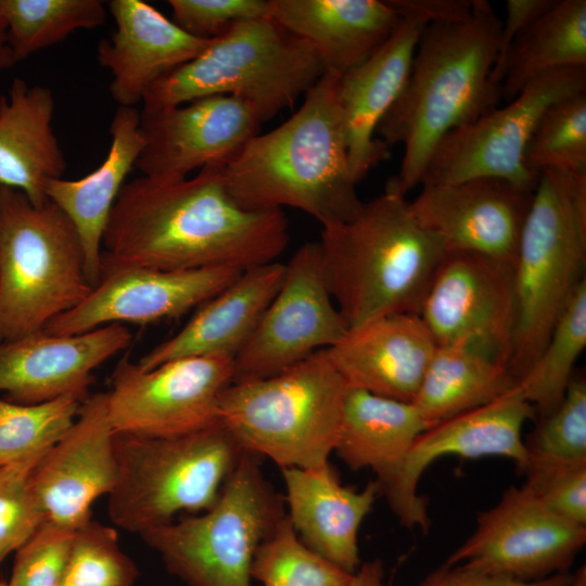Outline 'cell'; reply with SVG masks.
<instances>
[{
    "label": "cell",
    "mask_w": 586,
    "mask_h": 586,
    "mask_svg": "<svg viewBox=\"0 0 586 586\" xmlns=\"http://www.w3.org/2000/svg\"><path fill=\"white\" fill-rule=\"evenodd\" d=\"M289 243L282 209L251 211L231 196L224 165L192 178L125 183L102 240L101 275L125 268L245 270L276 262Z\"/></svg>",
    "instance_id": "1"
},
{
    "label": "cell",
    "mask_w": 586,
    "mask_h": 586,
    "mask_svg": "<svg viewBox=\"0 0 586 586\" xmlns=\"http://www.w3.org/2000/svg\"><path fill=\"white\" fill-rule=\"evenodd\" d=\"M501 23L491 2L473 0L467 17L423 29L407 84L375 131L387 145L404 146L399 173L388 179L402 194L420 184L430 156L448 132L498 107L500 86L491 74Z\"/></svg>",
    "instance_id": "2"
},
{
    "label": "cell",
    "mask_w": 586,
    "mask_h": 586,
    "mask_svg": "<svg viewBox=\"0 0 586 586\" xmlns=\"http://www.w3.org/2000/svg\"><path fill=\"white\" fill-rule=\"evenodd\" d=\"M339 74L324 72L301 107L257 133L224 166L234 201L251 211L294 207L321 226L354 217L362 205L347 155Z\"/></svg>",
    "instance_id": "3"
},
{
    "label": "cell",
    "mask_w": 586,
    "mask_h": 586,
    "mask_svg": "<svg viewBox=\"0 0 586 586\" xmlns=\"http://www.w3.org/2000/svg\"><path fill=\"white\" fill-rule=\"evenodd\" d=\"M318 241L330 294L348 329L392 314H419L447 249L415 219L388 181L348 220L321 226Z\"/></svg>",
    "instance_id": "4"
},
{
    "label": "cell",
    "mask_w": 586,
    "mask_h": 586,
    "mask_svg": "<svg viewBox=\"0 0 586 586\" xmlns=\"http://www.w3.org/2000/svg\"><path fill=\"white\" fill-rule=\"evenodd\" d=\"M324 72L313 46L271 16L243 20L213 38L196 58L156 80L143 97L142 110L222 94L244 102L264 123L292 107Z\"/></svg>",
    "instance_id": "5"
},
{
    "label": "cell",
    "mask_w": 586,
    "mask_h": 586,
    "mask_svg": "<svg viewBox=\"0 0 586 586\" xmlns=\"http://www.w3.org/2000/svg\"><path fill=\"white\" fill-rule=\"evenodd\" d=\"M585 265L586 171L543 170L513 263L517 327L509 370L517 381L586 281Z\"/></svg>",
    "instance_id": "6"
},
{
    "label": "cell",
    "mask_w": 586,
    "mask_h": 586,
    "mask_svg": "<svg viewBox=\"0 0 586 586\" xmlns=\"http://www.w3.org/2000/svg\"><path fill=\"white\" fill-rule=\"evenodd\" d=\"M347 388L322 349L275 375L232 382L218 417L246 453L280 469L314 468L335 449Z\"/></svg>",
    "instance_id": "7"
},
{
    "label": "cell",
    "mask_w": 586,
    "mask_h": 586,
    "mask_svg": "<svg viewBox=\"0 0 586 586\" xmlns=\"http://www.w3.org/2000/svg\"><path fill=\"white\" fill-rule=\"evenodd\" d=\"M77 230L48 201L18 190L0 196V343L41 331L91 292Z\"/></svg>",
    "instance_id": "8"
},
{
    "label": "cell",
    "mask_w": 586,
    "mask_h": 586,
    "mask_svg": "<svg viewBox=\"0 0 586 586\" xmlns=\"http://www.w3.org/2000/svg\"><path fill=\"white\" fill-rule=\"evenodd\" d=\"M246 451L217 421L171 437L115 433L117 481L109 494L112 522L141 534L180 511H207Z\"/></svg>",
    "instance_id": "9"
},
{
    "label": "cell",
    "mask_w": 586,
    "mask_h": 586,
    "mask_svg": "<svg viewBox=\"0 0 586 586\" xmlns=\"http://www.w3.org/2000/svg\"><path fill=\"white\" fill-rule=\"evenodd\" d=\"M285 514L260 457L245 453L211 509L139 535L188 586H252L254 556Z\"/></svg>",
    "instance_id": "10"
},
{
    "label": "cell",
    "mask_w": 586,
    "mask_h": 586,
    "mask_svg": "<svg viewBox=\"0 0 586 586\" xmlns=\"http://www.w3.org/2000/svg\"><path fill=\"white\" fill-rule=\"evenodd\" d=\"M585 91L586 66L537 77L505 106L448 132L430 156L420 184L496 177L534 190L539 174L526 169L524 154L536 125L551 104Z\"/></svg>",
    "instance_id": "11"
},
{
    "label": "cell",
    "mask_w": 586,
    "mask_h": 586,
    "mask_svg": "<svg viewBox=\"0 0 586 586\" xmlns=\"http://www.w3.org/2000/svg\"><path fill=\"white\" fill-rule=\"evenodd\" d=\"M233 382V358L189 356L152 369L124 357L114 368L107 409L115 433L171 437L217 421L219 399Z\"/></svg>",
    "instance_id": "12"
},
{
    "label": "cell",
    "mask_w": 586,
    "mask_h": 586,
    "mask_svg": "<svg viewBox=\"0 0 586 586\" xmlns=\"http://www.w3.org/2000/svg\"><path fill=\"white\" fill-rule=\"evenodd\" d=\"M418 315L436 346L471 348L509 368L517 327L513 264L447 251Z\"/></svg>",
    "instance_id": "13"
},
{
    "label": "cell",
    "mask_w": 586,
    "mask_h": 586,
    "mask_svg": "<svg viewBox=\"0 0 586 586\" xmlns=\"http://www.w3.org/2000/svg\"><path fill=\"white\" fill-rule=\"evenodd\" d=\"M347 331L327 284L319 243L307 242L285 264L281 286L233 358V382L275 375L334 346Z\"/></svg>",
    "instance_id": "14"
},
{
    "label": "cell",
    "mask_w": 586,
    "mask_h": 586,
    "mask_svg": "<svg viewBox=\"0 0 586 586\" xmlns=\"http://www.w3.org/2000/svg\"><path fill=\"white\" fill-rule=\"evenodd\" d=\"M586 543V526L549 510L525 485L510 486L479 512L473 533L445 564L523 582L570 571Z\"/></svg>",
    "instance_id": "15"
},
{
    "label": "cell",
    "mask_w": 586,
    "mask_h": 586,
    "mask_svg": "<svg viewBox=\"0 0 586 586\" xmlns=\"http://www.w3.org/2000/svg\"><path fill=\"white\" fill-rule=\"evenodd\" d=\"M242 271L231 267L114 270L102 275L80 304L51 320L43 331L78 334L112 323L178 318L215 296Z\"/></svg>",
    "instance_id": "16"
},
{
    "label": "cell",
    "mask_w": 586,
    "mask_h": 586,
    "mask_svg": "<svg viewBox=\"0 0 586 586\" xmlns=\"http://www.w3.org/2000/svg\"><path fill=\"white\" fill-rule=\"evenodd\" d=\"M421 187L411 213L447 251L514 263L535 189L496 177Z\"/></svg>",
    "instance_id": "17"
},
{
    "label": "cell",
    "mask_w": 586,
    "mask_h": 586,
    "mask_svg": "<svg viewBox=\"0 0 586 586\" xmlns=\"http://www.w3.org/2000/svg\"><path fill=\"white\" fill-rule=\"evenodd\" d=\"M260 120L231 95H209L140 112L144 148L136 162L143 176L181 179L209 165H226L258 133Z\"/></svg>",
    "instance_id": "18"
},
{
    "label": "cell",
    "mask_w": 586,
    "mask_h": 586,
    "mask_svg": "<svg viewBox=\"0 0 586 586\" xmlns=\"http://www.w3.org/2000/svg\"><path fill=\"white\" fill-rule=\"evenodd\" d=\"M117 481L115 431L107 394L88 395L68 431L43 455L30 474L46 520L76 531L91 520L94 500Z\"/></svg>",
    "instance_id": "19"
},
{
    "label": "cell",
    "mask_w": 586,
    "mask_h": 586,
    "mask_svg": "<svg viewBox=\"0 0 586 586\" xmlns=\"http://www.w3.org/2000/svg\"><path fill=\"white\" fill-rule=\"evenodd\" d=\"M426 425L413 403L347 388L342 425L334 453L352 470L371 469L399 523L426 533L431 519L426 504L406 494L404 472L409 453Z\"/></svg>",
    "instance_id": "20"
},
{
    "label": "cell",
    "mask_w": 586,
    "mask_h": 586,
    "mask_svg": "<svg viewBox=\"0 0 586 586\" xmlns=\"http://www.w3.org/2000/svg\"><path fill=\"white\" fill-rule=\"evenodd\" d=\"M132 334L112 323L78 334L43 330L0 343V393L24 405L72 395L88 397L92 371L127 348Z\"/></svg>",
    "instance_id": "21"
},
{
    "label": "cell",
    "mask_w": 586,
    "mask_h": 586,
    "mask_svg": "<svg viewBox=\"0 0 586 586\" xmlns=\"http://www.w3.org/2000/svg\"><path fill=\"white\" fill-rule=\"evenodd\" d=\"M400 16L392 36L371 56L339 77L348 165L357 183L390 158L391 146L375 131L407 84L419 38L426 27L421 20Z\"/></svg>",
    "instance_id": "22"
},
{
    "label": "cell",
    "mask_w": 586,
    "mask_h": 586,
    "mask_svg": "<svg viewBox=\"0 0 586 586\" xmlns=\"http://www.w3.org/2000/svg\"><path fill=\"white\" fill-rule=\"evenodd\" d=\"M115 28L97 48L111 75L110 93L118 106L135 107L161 77L193 60L211 43L187 33L141 0H112Z\"/></svg>",
    "instance_id": "23"
},
{
    "label": "cell",
    "mask_w": 586,
    "mask_h": 586,
    "mask_svg": "<svg viewBox=\"0 0 586 586\" xmlns=\"http://www.w3.org/2000/svg\"><path fill=\"white\" fill-rule=\"evenodd\" d=\"M436 347L418 314L400 313L348 329L326 354L347 386L412 403Z\"/></svg>",
    "instance_id": "24"
},
{
    "label": "cell",
    "mask_w": 586,
    "mask_h": 586,
    "mask_svg": "<svg viewBox=\"0 0 586 586\" xmlns=\"http://www.w3.org/2000/svg\"><path fill=\"white\" fill-rule=\"evenodd\" d=\"M286 517L309 549L354 574L360 566L359 527L380 495L375 481L361 491L341 483L334 467L281 469Z\"/></svg>",
    "instance_id": "25"
},
{
    "label": "cell",
    "mask_w": 586,
    "mask_h": 586,
    "mask_svg": "<svg viewBox=\"0 0 586 586\" xmlns=\"http://www.w3.org/2000/svg\"><path fill=\"white\" fill-rule=\"evenodd\" d=\"M285 264L271 262L243 270L215 296L202 304L174 336L143 355L138 365L152 369L189 356L234 358L277 294Z\"/></svg>",
    "instance_id": "26"
},
{
    "label": "cell",
    "mask_w": 586,
    "mask_h": 586,
    "mask_svg": "<svg viewBox=\"0 0 586 586\" xmlns=\"http://www.w3.org/2000/svg\"><path fill=\"white\" fill-rule=\"evenodd\" d=\"M270 16L309 42L326 72L342 75L371 56L402 16L380 0H269Z\"/></svg>",
    "instance_id": "27"
},
{
    "label": "cell",
    "mask_w": 586,
    "mask_h": 586,
    "mask_svg": "<svg viewBox=\"0 0 586 586\" xmlns=\"http://www.w3.org/2000/svg\"><path fill=\"white\" fill-rule=\"evenodd\" d=\"M535 417L534 407L517 386L492 403L426 429L415 441L406 462L407 496L417 504H428L418 493L419 480L432 462L447 455L468 459L505 457L522 473L526 463L522 430Z\"/></svg>",
    "instance_id": "28"
},
{
    "label": "cell",
    "mask_w": 586,
    "mask_h": 586,
    "mask_svg": "<svg viewBox=\"0 0 586 586\" xmlns=\"http://www.w3.org/2000/svg\"><path fill=\"white\" fill-rule=\"evenodd\" d=\"M110 135V150L94 170L80 179L58 178L46 184L48 200L66 214L77 230L86 275L92 286L101 275L102 240L110 213L144 148L140 112L136 107L117 106Z\"/></svg>",
    "instance_id": "29"
},
{
    "label": "cell",
    "mask_w": 586,
    "mask_h": 586,
    "mask_svg": "<svg viewBox=\"0 0 586 586\" xmlns=\"http://www.w3.org/2000/svg\"><path fill=\"white\" fill-rule=\"evenodd\" d=\"M54 97L44 86L14 78L0 97V183L46 204V184L62 178L66 160L52 128Z\"/></svg>",
    "instance_id": "30"
},
{
    "label": "cell",
    "mask_w": 586,
    "mask_h": 586,
    "mask_svg": "<svg viewBox=\"0 0 586 586\" xmlns=\"http://www.w3.org/2000/svg\"><path fill=\"white\" fill-rule=\"evenodd\" d=\"M518 386L509 368L461 346H437L413 399L426 429L484 406Z\"/></svg>",
    "instance_id": "31"
},
{
    "label": "cell",
    "mask_w": 586,
    "mask_h": 586,
    "mask_svg": "<svg viewBox=\"0 0 586 586\" xmlns=\"http://www.w3.org/2000/svg\"><path fill=\"white\" fill-rule=\"evenodd\" d=\"M586 66V1L557 2L511 44L501 71L506 103L537 77L563 67Z\"/></svg>",
    "instance_id": "32"
},
{
    "label": "cell",
    "mask_w": 586,
    "mask_h": 586,
    "mask_svg": "<svg viewBox=\"0 0 586 586\" xmlns=\"http://www.w3.org/2000/svg\"><path fill=\"white\" fill-rule=\"evenodd\" d=\"M585 346L586 281L571 297L538 357L518 381L538 418L552 412L563 400Z\"/></svg>",
    "instance_id": "33"
},
{
    "label": "cell",
    "mask_w": 586,
    "mask_h": 586,
    "mask_svg": "<svg viewBox=\"0 0 586 586\" xmlns=\"http://www.w3.org/2000/svg\"><path fill=\"white\" fill-rule=\"evenodd\" d=\"M1 5L16 63L77 30L104 25L107 13L100 0H1Z\"/></svg>",
    "instance_id": "34"
},
{
    "label": "cell",
    "mask_w": 586,
    "mask_h": 586,
    "mask_svg": "<svg viewBox=\"0 0 586 586\" xmlns=\"http://www.w3.org/2000/svg\"><path fill=\"white\" fill-rule=\"evenodd\" d=\"M525 477L586 464V380L573 375L560 405L524 441Z\"/></svg>",
    "instance_id": "35"
},
{
    "label": "cell",
    "mask_w": 586,
    "mask_h": 586,
    "mask_svg": "<svg viewBox=\"0 0 586 586\" xmlns=\"http://www.w3.org/2000/svg\"><path fill=\"white\" fill-rule=\"evenodd\" d=\"M81 403L72 395L31 405L0 397V468L41 458L73 425Z\"/></svg>",
    "instance_id": "36"
},
{
    "label": "cell",
    "mask_w": 586,
    "mask_h": 586,
    "mask_svg": "<svg viewBox=\"0 0 586 586\" xmlns=\"http://www.w3.org/2000/svg\"><path fill=\"white\" fill-rule=\"evenodd\" d=\"M353 575L304 545L286 514L258 547L251 566L252 579L263 586H349Z\"/></svg>",
    "instance_id": "37"
},
{
    "label": "cell",
    "mask_w": 586,
    "mask_h": 586,
    "mask_svg": "<svg viewBox=\"0 0 586 586\" xmlns=\"http://www.w3.org/2000/svg\"><path fill=\"white\" fill-rule=\"evenodd\" d=\"M527 170L586 171V92L551 104L540 117L524 154Z\"/></svg>",
    "instance_id": "38"
},
{
    "label": "cell",
    "mask_w": 586,
    "mask_h": 586,
    "mask_svg": "<svg viewBox=\"0 0 586 586\" xmlns=\"http://www.w3.org/2000/svg\"><path fill=\"white\" fill-rule=\"evenodd\" d=\"M137 576L116 530L90 520L75 531L59 586H133Z\"/></svg>",
    "instance_id": "39"
},
{
    "label": "cell",
    "mask_w": 586,
    "mask_h": 586,
    "mask_svg": "<svg viewBox=\"0 0 586 586\" xmlns=\"http://www.w3.org/2000/svg\"><path fill=\"white\" fill-rule=\"evenodd\" d=\"M41 458L0 468V561L25 544L46 521L30 485L31 471Z\"/></svg>",
    "instance_id": "40"
},
{
    "label": "cell",
    "mask_w": 586,
    "mask_h": 586,
    "mask_svg": "<svg viewBox=\"0 0 586 586\" xmlns=\"http://www.w3.org/2000/svg\"><path fill=\"white\" fill-rule=\"evenodd\" d=\"M75 531L46 520L17 550L10 586H59Z\"/></svg>",
    "instance_id": "41"
},
{
    "label": "cell",
    "mask_w": 586,
    "mask_h": 586,
    "mask_svg": "<svg viewBox=\"0 0 586 586\" xmlns=\"http://www.w3.org/2000/svg\"><path fill=\"white\" fill-rule=\"evenodd\" d=\"M173 22L192 36L213 39L237 22L270 16L269 0H169Z\"/></svg>",
    "instance_id": "42"
},
{
    "label": "cell",
    "mask_w": 586,
    "mask_h": 586,
    "mask_svg": "<svg viewBox=\"0 0 586 586\" xmlns=\"http://www.w3.org/2000/svg\"><path fill=\"white\" fill-rule=\"evenodd\" d=\"M524 485L553 513L586 526V464L525 477Z\"/></svg>",
    "instance_id": "43"
},
{
    "label": "cell",
    "mask_w": 586,
    "mask_h": 586,
    "mask_svg": "<svg viewBox=\"0 0 586 586\" xmlns=\"http://www.w3.org/2000/svg\"><path fill=\"white\" fill-rule=\"evenodd\" d=\"M571 577L572 572L568 571L538 581L523 582L444 563L426 574L418 586H565Z\"/></svg>",
    "instance_id": "44"
},
{
    "label": "cell",
    "mask_w": 586,
    "mask_h": 586,
    "mask_svg": "<svg viewBox=\"0 0 586 586\" xmlns=\"http://www.w3.org/2000/svg\"><path fill=\"white\" fill-rule=\"evenodd\" d=\"M557 0H508L507 15L501 23L498 54L491 79L495 85L501 84V71L506 55L515 40L527 27L546 13Z\"/></svg>",
    "instance_id": "45"
},
{
    "label": "cell",
    "mask_w": 586,
    "mask_h": 586,
    "mask_svg": "<svg viewBox=\"0 0 586 586\" xmlns=\"http://www.w3.org/2000/svg\"><path fill=\"white\" fill-rule=\"evenodd\" d=\"M399 15L423 21L426 25L467 17L473 0H390Z\"/></svg>",
    "instance_id": "46"
},
{
    "label": "cell",
    "mask_w": 586,
    "mask_h": 586,
    "mask_svg": "<svg viewBox=\"0 0 586 586\" xmlns=\"http://www.w3.org/2000/svg\"><path fill=\"white\" fill-rule=\"evenodd\" d=\"M349 586H386L382 561L377 558L361 563Z\"/></svg>",
    "instance_id": "47"
},
{
    "label": "cell",
    "mask_w": 586,
    "mask_h": 586,
    "mask_svg": "<svg viewBox=\"0 0 586 586\" xmlns=\"http://www.w3.org/2000/svg\"><path fill=\"white\" fill-rule=\"evenodd\" d=\"M16 64L8 41L7 23L2 12L0 0V73Z\"/></svg>",
    "instance_id": "48"
},
{
    "label": "cell",
    "mask_w": 586,
    "mask_h": 586,
    "mask_svg": "<svg viewBox=\"0 0 586 586\" xmlns=\"http://www.w3.org/2000/svg\"><path fill=\"white\" fill-rule=\"evenodd\" d=\"M565 586H586V565L583 564L575 572H572V577Z\"/></svg>",
    "instance_id": "49"
},
{
    "label": "cell",
    "mask_w": 586,
    "mask_h": 586,
    "mask_svg": "<svg viewBox=\"0 0 586 586\" xmlns=\"http://www.w3.org/2000/svg\"><path fill=\"white\" fill-rule=\"evenodd\" d=\"M0 586H10V585L5 583H0Z\"/></svg>",
    "instance_id": "50"
},
{
    "label": "cell",
    "mask_w": 586,
    "mask_h": 586,
    "mask_svg": "<svg viewBox=\"0 0 586 586\" xmlns=\"http://www.w3.org/2000/svg\"><path fill=\"white\" fill-rule=\"evenodd\" d=\"M2 189H3V186L0 183V196H1Z\"/></svg>",
    "instance_id": "51"
}]
</instances>
